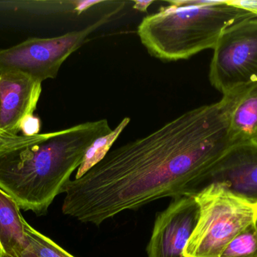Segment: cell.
<instances>
[{
  "instance_id": "4fadbf2b",
  "label": "cell",
  "mask_w": 257,
  "mask_h": 257,
  "mask_svg": "<svg viewBox=\"0 0 257 257\" xmlns=\"http://www.w3.org/2000/svg\"><path fill=\"white\" fill-rule=\"evenodd\" d=\"M130 122V118H125L119 124L118 126L113 130L112 132L110 133L108 135L97 139L92 144L86 152L82 163L77 170L75 179H79L81 177L84 176L92 167H94L105 158V155L111 150V146H113L114 142L117 140L119 136L123 132Z\"/></svg>"
},
{
  "instance_id": "7402d4cb",
  "label": "cell",
  "mask_w": 257,
  "mask_h": 257,
  "mask_svg": "<svg viewBox=\"0 0 257 257\" xmlns=\"http://www.w3.org/2000/svg\"><path fill=\"white\" fill-rule=\"evenodd\" d=\"M0 111H1V104H0ZM0 132H2L1 131H0ZM3 133V132H2Z\"/></svg>"
},
{
  "instance_id": "ba28073f",
  "label": "cell",
  "mask_w": 257,
  "mask_h": 257,
  "mask_svg": "<svg viewBox=\"0 0 257 257\" xmlns=\"http://www.w3.org/2000/svg\"><path fill=\"white\" fill-rule=\"evenodd\" d=\"M211 184L257 203V141L231 145L208 169L204 188Z\"/></svg>"
},
{
  "instance_id": "e0dca14e",
  "label": "cell",
  "mask_w": 257,
  "mask_h": 257,
  "mask_svg": "<svg viewBox=\"0 0 257 257\" xmlns=\"http://www.w3.org/2000/svg\"><path fill=\"white\" fill-rule=\"evenodd\" d=\"M102 3V1H75L73 2L75 5V11L78 13V15L82 13L84 11L90 9L92 6L96 4H99Z\"/></svg>"
},
{
  "instance_id": "5b68a950",
  "label": "cell",
  "mask_w": 257,
  "mask_h": 257,
  "mask_svg": "<svg viewBox=\"0 0 257 257\" xmlns=\"http://www.w3.org/2000/svg\"><path fill=\"white\" fill-rule=\"evenodd\" d=\"M118 10L105 14L96 22L78 31L52 38H28L18 45L0 49V74L18 72L41 83L55 78L65 60Z\"/></svg>"
},
{
  "instance_id": "277c9868",
  "label": "cell",
  "mask_w": 257,
  "mask_h": 257,
  "mask_svg": "<svg viewBox=\"0 0 257 257\" xmlns=\"http://www.w3.org/2000/svg\"><path fill=\"white\" fill-rule=\"evenodd\" d=\"M193 197L199 207V218L184 257H220L236 235L256 222L257 203L218 184L208 186Z\"/></svg>"
},
{
  "instance_id": "6da1fadb",
  "label": "cell",
  "mask_w": 257,
  "mask_h": 257,
  "mask_svg": "<svg viewBox=\"0 0 257 257\" xmlns=\"http://www.w3.org/2000/svg\"><path fill=\"white\" fill-rule=\"evenodd\" d=\"M250 88L186 112L151 134L110 150L84 176L66 184L63 214L99 226L158 199L197 194L208 169L232 144L229 119Z\"/></svg>"
},
{
  "instance_id": "30bf717a",
  "label": "cell",
  "mask_w": 257,
  "mask_h": 257,
  "mask_svg": "<svg viewBox=\"0 0 257 257\" xmlns=\"http://www.w3.org/2000/svg\"><path fill=\"white\" fill-rule=\"evenodd\" d=\"M15 200L0 189V250L19 257L24 242V220Z\"/></svg>"
},
{
  "instance_id": "2e32d148",
  "label": "cell",
  "mask_w": 257,
  "mask_h": 257,
  "mask_svg": "<svg viewBox=\"0 0 257 257\" xmlns=\"http://www.w3.org/2000/svg\"><path fill=\"white\" fill-rule=\"evenodd\" d=\"M232 6L248 11L257 16V0H229Z\"/></svg>"
},
{
  "instance_id": "8992f818",
  "label": "cell",
  "mask_w": 257,
  "mask_h": 257,
  "mask_svg": "<svg viewBox=\"0 0 257 257\" xmlns=\"http://www.w3.org/2000/svg\"><path fill=\"white\" fill-rule=\"evenodd\" d=\"M209 81L223 95L257 84V18L226 29L214 48Z\"/></svg>"
},
{
  "instance_id": "9a60e30c",
  "label": "cell",
  "mask_w": 257,
  "mask_h": 257,
  "mask_svg": "<svg viewBox=\"0 0 257 257\" xmlns=\"http://www.w3.org/2000/svg\"><path fill=\"white\" fill-rule=\"evenodd\" d=\"M40 129V119L37 116L33 115L24 119L21 125V132H22V135L31 137L39 134Z\"/></svg>"
},
{
  "instance_id": "52a82bcc",
  "label": "cell",
  "mask_w": 257,
  "mask_h": 257,
  "mask_svg": "<svg viewBox=\"0 0 257 257\" xmlns=\"http://www.w3.org/2000/svg\"><path fill=\"white\" fill-rule=\"evenodd\" d=\"M199 207L190 196L172 199L169 206L157 214L148 257H184V248L196 227Z\"/></svg>"
},
{
  "instance_id": "44dd1931",
  "label": "cell",
  "mask_w": 257,
  "mask_h": 257,
  "mask_svg": "<svg viewBox=\"0 0 257 257\" xmlns=\"http://www.w3.org/2000/svg\"><path fill=\"white\" fill-rule=\"evenodd\" d=\"M255 225H256V227L257 228V217H256V222H255Z\"/></svg>"
},
{
  "instance_id": "ffe728a7",
  "label": "cell",
  "mask_w": 257,
  "mask_h": 257,
  "mask_svg": "<svg viewBox=\"0 0 257 257\" xmlns=\"http://www.w3.org/2000/svg\"><path fill=\"white\" fill-rule=\"evenodd\" d=\"M0 257H13L11 255L8 254V253H5V252L0 250Z\"/></svg>"
},
{
  "instance_id": "7a4b0ae2",
  "label": "cell",
  "mask_w": 257,
  "mask_h": 257,
  "mask_svg": "<svg viewBox=\"0 0 257 257\" xmlns=\"http://www.w3.org/2000/svg\"><path fill=\"white\" fill-rule=\"evenodd\" d=\"M106 119L0 145V189L20 209L45 215L97 139L112 132Z\"/></svg>"
},
{
  "instance_id": "3957f363",
  "label": "cell",
  "mask_w": 257,
  "mask_h": 257,
  "mask_svg": "<svg viewBox=\"0 0 257 257\" xmlns=\"http://www.w3.org/2000/svg\"><path fill=\"white\" fill-rule=\"evenodd\" d=\"M145 17L138 27L142 45L163 61L187 60L214 49L223 32L256 15L232 6L229 0H176Z\"/></svg>"
},
{
  "instance_id": "7c38bea8",
  "label": "cell",
  "mask_w": 257,
  "mask_h": 257,
  "mask_svg": "<svg viewBox=\"0 0 257 257\" xmlns=\"http://www.w3.org/2000/svg\"><path fill=\"white\" fill-rule=\"evenodd\" d=\"M19 257H75L24 221V242Z\"/></svg>"
},
{
  "instance_id": "d6986e66",
  "label": "cell",
  "mask_w": 257,
  "mask_h": 257,
  "mask_svg": "<svg viewBox=\"0 0 257 257\" xmlns=\"http://www.w3.org/2000/svg\"><path fill=\"white\" fill-rule=\"evenodd\" d=\"M13 137H15V136L8 135V134H4V133L0 132V144L7 143Z\"/></svg>"
},
{
  "instance_id": "5bb4252c",
  "label": "cell",
  "mask_w": 257,
  "mask_h": 257,
  "mask_svg": "<svg viewBox=\"0 0 257 257\" xmlns=\"http://www.w3.org/2000/svg\"><path fill=\"white\" fill-rule=\"evenodd\" d=\"M220 257H257V228L255 223L236 235L225 247Z\"/></svg>"
},
{
  "instance_id": "8fae6325",
  "label": "cell",
  "mask_w": 257,
  "mask_h": 257,
  "mask_svg": "<svg viewBox=\"0 0 257 257\" xmlns=\"http://www.w3.org/2000/svg\"><path fill=\"white\" fill-rule=\"evenodd\" d=\"M229 134L232 144L257 141V84L248 89L232 111Z\"/></svg>"
},
{
  "instance_id": "9c48e42d",
  "label": "cell",
  "mask_w": 257,
  "mask_h": 257,
  "mask_svg": "<svg viewBox=\"0 0 257 257\" xmlns=\"http://www.w3.org/2000/svg\"><path fill=\"white\" fill-rule=\"evenodd\" d=\"M42 89V83L23 74H0L2 132L8 135H19L24 119L34 115Z\"/></svg>"
},
{
  "instance_id": "ac0fdd59",
  "label": "cell",
  "mask_w": 257,
  "mask_h": 257,
  "mask_svg": "<svg viewBox=\"0 0 257 257\" xmlns=\"http://www.w3.org/2000/svg\"><path fill=\"white\" fill-rule=\"evenodd\" d=\"M154 3V1H136L133 8L137 11L146 12L148 7Z\"/></svg>"
}]
</instances>
